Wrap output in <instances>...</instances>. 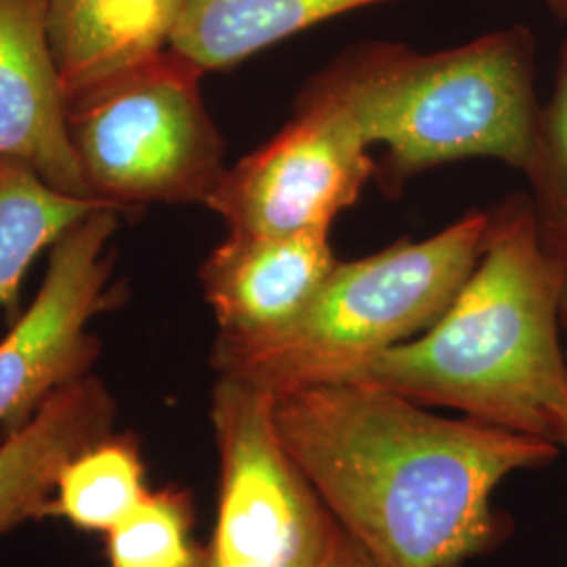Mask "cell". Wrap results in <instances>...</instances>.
Here are the masks:
<instances>
[{
  "label": "cell",
  "mask_w": 567,
  "mask_h": 567,
  "mask_svg": "<svg viewBox=\"0 0 567 567\" xmlns=\"http://www.w3.org/2000/svg\"><path fill=\"white\" fill-rule=\"evenodd\" d=\"M278 437L337 524L381 567H461L496 547L492 507L515 471L559 446L477 419H444L358 381L274 398Z\"/></svg>",
  "instance_id": "obj_1"
},
{
  "label": "cell",
  "mask_w": 567,
  "mask_h": 567,
  "mask_svg": "<svg viewBox=\"0 0 567 567\" xmlns=\"http://www.w3.org/2000/svg\"><path fill=\"white\" fill-rule=\"evenodd\" d=\"M566 259L543 243L527 196L489 210L480 261L442 318L349 381L564 446Z\"/></svg>",
  "instance_id": "obj_2"
},
{
  "label": "cell",
  "mask_w": 567,
  "mask_h": 567,
  "mask_svg": "<svg viewBox=\"0 0 567 567\" xmlns=\"http://www.w3.org/2000/svg\"><path fill=\"white\" fill-rule=\"evenodd\" d=\"M534 58L526 25L435 53L400 42H360L309 79L301 93L343 114L368 147H385L374 179L395 196L419 173L468 158L524 171L540 116Z\"/></svg>",
  "instance_id": "obj_3"
},
{
  "label": "cell",
  "mask_w": 567,
  "mask_h": 567,
  "mask_svg": "<svg viewBox=\"0 0 567 567\" xmlns=\"http://www.w3.org/2000/svg\"><path fill=\"white\" fill-rule=\"evenodd\" d=\"M489 213L471 210L419 243L337 264L297 320L259 341L213 344L217 377L271 398L349 381L365 362L435 324L480 261Z\"/></svg>",
  "instance_id": "obj_4"
},
{
  "label": "cell",
  "mask_w": 567,
  "mask_h": 567,
  "mask_svg": "<svg viewBox=\"0 0 567 567\" xmlns=\"http://www.w3.org/2000/svg\"><path fill=\"white\" fill-rule=\"evenodd\" d=\"M204 74L168 47L68 103L70 137L97 203L118 213L208 204L227 164Z\"/></svg>",
  "instance_id": "obj_5"
},
{
  "label": "cell",
  "mask_w": 567,
  "mask_h": 567,
  "mask_svg": "<svg viewBox=\"0 0 567 567\" xmlns=\"http://www.w3.org/2000/svg\"><path fill=\"white\" fill-rule=\"evenodd\" d=\"M210 421L219 450V503L203 567L320 566L339 524L282 446L274 398L217 377Z\"/></svg>",
  "instance_id": "obj_6"
},
{
  "label": "cell",
  "mask_w": 567,
  "mask_h": 567,
  "mask_svg": "<svg viewBox=\"0 0 567 567\" xmlns=\"http://www.w3.org/2000/svg\"><path fill=\"white\" fill-rule=\"evenodd\" d=\"M118 210L100 206L51 246L37 299L0 341V429L23 425L49 395L91 374L102 341L91 322L122 303L110 243Z\"/></svg>",
  "instance_id": "obj_7"
},
{
  "label": "cell",
  "mask_w": 567,
  "mask_h": 567,
  "mask_svg": "<svg viewBox=\"0 0 567 567\" xmlns=\"http://www.w3.org/2000/svg\"><path fill=\"white\" fill-rule=\"evenodd\" d=\"M374 171L368 145L343 114L301 93L280 133L227 166L206 208L227 234L330 231Z\"/></svg>",
  "instance_id": "obj_8"
},
{
  "label": "cell",
  "mask_w": 567,
  "mask_h": 567,
  "mask_svg": "<svg viewBox=\"0 0 567 567\" xmlns=\"http://www.w3.org/2000/svg\"><path fill=\"white\" fill-rule=\"evenodd\" d=\"M328 234H227L198 274L215 343L259 341L297 320L339 264Z\"/></svg>",
  "instance_id": "obj_9"
},
{
  "label": "cell",
  "mask_w": 567,
  "mask_h": 567,
  "mask_svg": "<svg viewBox=\"0 0 567 567\" xmlns=\"http://www.w3.org/2000/svg\"><path fill=\"white\" fill-rule=\"evenodd\" d=\"M49 0H0V158L32 166L61 194L93 200L68 126L47 34Z\"/></svg>",
  "instance_id": "obj_10"
},
{
  "label": "cell",
  "mask_w": 567,
  "mask_h": 567,
  "mask_svg": "<svg viewBox=\"0 0 567 567\" xmlns=\"http://www.w3.org/2000/svg\"><path fill=\"white\" fill-rule=\"evenodd\" d=\"M116 400L93 372L61 386L0 444V534L49 517L61 468L116 431Z\"/></svg>",
  "instance_id": "obj_11"
},
{
  "label": "cell",
  "mask_w": 567,
  "mask_h": 567,
  "mask_svg": "<svg viewBox=\"0 0 567 567\" xmlns=\"http://www.w3.org/2000/svg\"><path fill=\"white\" fill-rule=\"evenodd\" d=\"M185 0H49L47 34L68 103L168 49Z\"/></svg>",
  "instance_id": "obj_12"
},
{
  "label": "cell",
  "mask_w": 567,
  "mask_h": 567,
  "mask_svg": "<svg viewBox=\"0 0 567 567\" xmlns=\"http://www.w3.org/2000/svg\"><path fill=\"white\" fill-rule=\"evenodd\" d=\"M386 0H185L171 49L204 72L238 65L326 20Z\"/></svg>",
  "instance_id": "obj_13"
},
{
  "label": "cell",
  "mask_w": 567,
  "mask_h": 567,
  "mask_svg": "<svg viewBox=\"0 0 567 567\" xmlns=\"http://www.w3.org/2000/svg\"><path fill=\"white\" fill-rule=\"evenodd\" d=\"M100 206L61 194L21 161L0 158V307L18 303L28 267Z\"/></svg>",
  "instance_id": "obj_14"
},
{
  "label": "cell",
  "mask_w": 567,
  "mask_h": 567,
  "mask_svg": "<svg viewBox=\"0 0 567 567\" xmlns=\"http://www.w3.org/2000/svg\"><path fill=\"white\" fill-rule=\"evenodd\" d=\"M147 489L140 440L131 431H112L61 468L49 517L81 532L107 534L142 503Z\"/></svg>",
  "instance_id": "obj_15"
},
{
  "label": "cell",
  "mask_w": 567,
  "mask_h": 567,
  "mask_svg": "<svg viewBox=\"0 0 567 567\" xmlns=\"http://www.w3.org/2000/svg\"><path fill=\"white\" fill-rule=\"evenodd\" d=\"M192 494L179 486L147 489L142 503L107 532L110 567H203L194 543Z\"/></svg>",
  "instance_id": "obj_16"
},
{
  "label": "cell",
  "mask_w": 567,
  "mask_h": 567,
  "mask_svg": "<svg viewBox=\"0 0 567 567\" xmlns=\"http://www.w3.org/2000/svg\"><path fill=\"white\" fill-rule=\"evenodd\" d=\"M524 173L540 238L548 250L567 259V37L559 51L550 97L540 105Z\"/></svg>",
  "instance_id": "obj_17"
},
{
  "label": "cell",
  "mask_w": 567,
  "mask_h": 567,
  "mask_svg": "<svg viewBox=\"0 0 567 567\" xmlns=\"http://www.w3.org/2000/svg\"><path fill=\"white\" fill-rule=\"evenodd\" d=\"M318 567H381L360 547L343 527L337 526Z\"/></svg>",
  "instance_id": "obj_18"
},
{
  "label": "cell",
  "mask_w": 567,
  "mask_h": 567,
  "mask_svg": "<svg viewBox=\"0 0 567 567\" xmlns=\"http://www.w3.org/2000/svg\"><path fill=\"white\" fill-rule=\"evenodd\" d=\"M550 13L567 23V0H545Z\"/></svg>",
  "instance_id": "obj_19"
},
{
  "label": "cell",
  "mask_w": 567,
  "mask_h": 567,
  "mask_svg": "<svg viewBox=\"0 0 567 567\" xmlns=\"http://www.w3.org/2000/svg\"><path fill=\"white\" fill-rule=\"evenodd\" d=\"M567 264V259H566ZM561 328L566 332V355H567V274H566V290H564V305H561Z\"/></svg>",
  "instance_id": "obj_20"
},
{
  "label": "cell",
  "mask_w": 567,
  "mask_h": 567,
  "mask_svg": "<svg viewBox=\"0 0 567 567\" xmlns=\"http://www.w3.org/2000/svg\"><path fill=\"white\" fill-rule=\"evenodd\" d=\"M564 447H566V450H567V440H566V442H564Z\"/></svg>",
  "instance_id": "obj_21"
}]
</instances>
